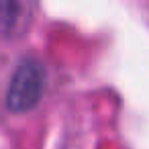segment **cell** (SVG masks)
<instances>
[{"mask_svg": "<svg viewBox=\"0 0 149 149\" xmlns=\"http://www.w3.org/2000/svg\"><path fill=\"white\" fill-rule=\"evenodd\" d=\"M45 90V68L41 61L27 57L23 59L10 80L6 94V108L15 114H25L33 110Z\"/></svg>", "mask_w": 149, "mask_h": 149, "instance_id": "1", "label": "cell"}, {"mask_svg": "<svg viewBox=\"0 0 149 149\" xmlns=\"http://www.w3.org/2000/svg\"><path fill=\"white\" fill-rule=\"evenodd\" d=\"M37 0H0V39H17L35 21Z\"/></svg>", "mask_w": 149, "mask_h": 149, "instance_id": "2", "label": "cell"}]
</instances>
